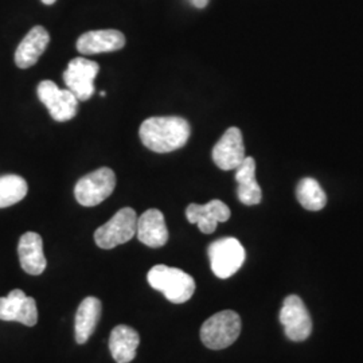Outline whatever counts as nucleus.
I'll return each instance as SVG.
<instances>
[{"instance_id":"ddd939ff","label":"nucleus","mask_w":363,"mask_h":363,"mask_svg":"<svg viewBox=\"0 0 363 363\" xmlns=\"http://www.w3.org/2000/svg\"><path fill=\"white\" fill-rule=\"evenodd\" d=\"M136 235L139 241L150 247H162L169 241V230L164 216L157 208H150L138 218Z\"/></svg>"},{"instance_id":"a211bd4d","label":"nucleus","mask_w":363,"mask_h":363,"mask_svg":"<svg viewBox=\"0 0 363 363\" xmlns=\"http://www.w3.org/2000/svg\"><path fill=\"white\" fill-rule=\"evenodd\" d=\"M140 343L139 334L128 325L115 327L109 337V350L117 363H130L136 357Z\"/></svg>"},{"instance_id":"1a4fd4ad","label":"nucleus","mask_w":363,"mask_h":363,"mask_svg":"<svg viewBox=\"0 0 363 363\" xmlns=\"http://www.w3.org/2000/svg\"><path fill=\"white\" fill-rule=\"evenodd\" d=\"M280 322L284 325L286 337L294 342H303L311 335V316L303 300L296 295H291L284 300Z\"/></svg>"},{"instance_id":"f257e3e1","label":"nucleus","mask_w":363,"mask_h":363,"mask_svg":"<svg viewBox=\"0 0 363 363\" xmlns=\"http://www.w3.org/2000/svg\"><path fill=\"white\" fill-rule=\"evenodd\" d=\"M190 133L189 121L178 116L150 117L139 130L142 143L157 154L179 150L189 142Z\"/></svg>"},{"instance_id":"9b49d317","label":"nucleus","mask_w":363,"mask_h":363,"mask_svg":"<svg viewBox=\"0 0 363 363\" xmlns=\"http://www.w3.org/2000/svg\"><path fill=\"white\" fill-rule=\"evenodd\" d=\"M213 160L223 171L235 169L247 157L241 130L232 127L226 130L213 148Z\"/></svg>"},{"instance_id":"9d476101","label":"nucleus","mask_w":363,"mask_h":363,"mask_svg":"<svg viewBox=\"0 0 363 363\" xmlns=\"http://www.w3.org/2000/svg\"><path fill=\"white\" fill-rule=\"evenodd\" d=\"M0 320L19 322L33 327L38 322L35 298L26 296L22 289H13L6 298H0Z\"/></svg>"},{"instance_id":"423d86ee","label":"nucleus","mask_w":363,"mask_h":363,"mask_svg":"<svg viewBox=\"0 0 363 363\" xmlns=\"http://www.w3.org/2000/svg\"><path fill=\"white\" fill-rule=\"evenodd\" d=\"M245 257V249L233 237L220 238L208 247L211 271L220 279L232 277L242 267Z\"/></svg>"},{"instance_id":"4468645a","label":"nucleus","mask_w":363,"mask_h":363,"mask_svg":"<svg viewBox=\"0 0 363 363\" xmlns=\"http://www.w3.org/2000/svg\"><path fill=\"white\" fill-rule=\"evenodd\" d=\"M125 46V37L117 30H96L82 34L77 40V50L84 55L117 52Z\"/></svg>"},{"instance_id":"20e7f679","label":"nucleus","mask_w":363,"mask_h":363,"mask_svg":"<svg viewBox=\"0 0 363 363\" xmlns=\"http://www.w3.org/2000/svg\"><path fill=\"white\" fill-rule=\"evenodd\" d=\"M138 228V216L133 208H120L116 214L94 232V241L101 249H113L130 241Z\"/></svg>"},{"instance_id":"f03ea898","label":"nucleus","mask_w":363,"mask_h":363,"mask_svg":"<svg viewBox=\"0 0 363 363\" xmlns=\"http://www.w3.org/2000/svg\"><path fill=\"white\" fill-rule=\"evenodd\" d=\"M150 286L162 292L174 304H182L193 298L194 279L189 273L167 265H155L147 274Z\"/></svg>"},{"instance_id":"7ed1b4c3","label":"nucleus","mask_w":363,"mask_h":363,"mask_svg":"<svg viewBox=\"0 0 363 363\" xmlns=\"http://www.w3.org/2000/svg\"><path fill=\"white\" fill-rule=\"evenodd\" d=\"M241 318L237 312L225 310L208 318L201 327V339L211 350L232 346L241 334Z\"/></svg>"},{"instance_id":"6e6552de","label":"nucleus","mask_w":363,"mask_h":363,"mask_svg":"<svg viewBox=\"0 0 363 363\" xmlns=\"http://www.w3.org/2000/svg\"><path fill=\"white\" fill-rule=\"evenodd\" d=\"M100 66L86 58H73L64 72V81L78 101L89 100L94 93V78L99 74Z\"/></svg>"},{"instance_id":"dca6fc26","label":"nucleus","mask_w":363,"mask_h":363,"mask_svg":"<svg viewBox=\"0 0 363 363\" xmlns=\"http://www.w3.org/2000/svg\"><path fill=\"white\" fill-rule=\"evenodd\" d=\"M50 43V35L42 26L33 27L15 52V64L21 69H28L38 62L39 57Z\"/></svg>"},{"instance_id":"4be33fe9","label":"nucleus","mask_w":363,"mask_h":363,"mask_svg":"<svg viewBox=\"0 0 363 363\" xmlns=\"http://www.w3.org/2000/svg\"><path fill=\"white\" fill-rule=\"evenodd\" d=\"M190 1L196 9H205L208 3V0H190Z\"/></svg>"},{"instance_id":"0eeeda50","label":"nucleus","mask_w":363,"mask_h":363,"mask_svg":"<svg viewBox=\"0 0 363 363\" xmlns=\"http://www.w3.org/2000/svg\"><path fill=\"white\" fill-rule=\"evenodd\" d=\"M39 100L45 105L58 123L69 121L77 115V97L69 89H60L50 79H45L38 85Z\"/></svg>"},{"instance_id":"aec40b11","label":"nucleus","mask_w":363,"mask_h":363,"mask_svg":"<svg viewBox=\"0 0 363 363\" xmlns=\"http://www.w3.org/2000/svg\"><path fill=\"white\" fill-rule=\"evenodd\" d=\"M296 196L300 205L310 211H319L327 203V195L313 178H304L298 182Z\"/></svg>"},{"instance_id":"6ab92c4d","label":"nucleus","mask_w":363,"mask_h":363,"mask_svg":"<svg viewBox=\"0 0 363 363\" xmlns=\"http://www.w3.org/2000/svg\"><path fill=\"white\" fill-rule=\"evenodd\" d=\"M103 306L101 301L94 296L84 298L78 306L74 322V331H76V342L78 345H84L88 339L93 335L97 323L101 318Z\"/></svg>"},{"instance_id":"f3484780","label":"nucleus","mask_w":363,"mask_h":363,"mask_svg":"<svg viewBox=\"0 0 363 363\" xmlns=\"http://www.w3.org/2000/svg\"><path fill=\"white\" fill-rule=\"evenodd\" d=\"M235 181L238 183V199L247 206L259 205L262 193L256 181V162L253 157L247 156L244 162L235 169Z\"/></svg>"},{"instance_id":"f8f14e48","label":"nucleus","mask_w":363,"mask_h":363,"mask_svg":"<svg viewBox=\"0 0 363 363\" xmlns=\"http://www.w3.org/2000/svg\"><path fill=\"white\" fill-rule=\"evenodd\" d=\"M186 218L190 223H195L202 233L211 234L220 222L230 218V208L218 199H213L206 205L191 203L186 208Z\"/></svg>"},{"instance_id":"5701e85b","label":"nucleus","mask_w":363,"mask_h":363,"mask_svg":"<svg viewBox=\"0 0 363 363\" xmlns=\"http://www.w3.org/2000/svg\"><path fill=\"white\" fill-rule=\"evenodd\" d=\"M55 1H57V0H42V3L46 4V6H52Z\"/></svg>"},{"instance_id":"412c9836","label":"nucleus","mask_w":363,"mask_h":363,"mask_svg":"<svg viewBox=\"0 0 363 363\" xmlns=\"http://www.w3.org/2000/svg\"><path fill=\"white\" fill-rule=\"evenodd\" d=\"M28 191L27 182L19 175L0 177V208H10L21 202Z\"/></svg>"},{"instance_id":"b1692460","label":"nucleus","mask_w":363,"mask_h":363,"mask_svg":"<svg viewBox=\"0 0 363 363\" xmlns=\"http://www.w3.org/2000/svg\"><path fill=\"white\" fill-rule=\"evenodd\" d=\"M100 96H101V97H105V96H106V93H105V91H101V93H100Z\"/></svg>"},{"instance_id":"2eb2a0df","label":"nucleus","mask_w":363,"mask_h":363,"mask_svg":"<svg viewBox=\"0 0 363 363\" xmlns=\"http://www.w3.org/2000/svg\"><path fill=\"white\" fill-rule=\"evenodd\" d=\"M18 256L22 269L31 276H39L46 269L48 261L43 255V241L38 233L27 232L21 237Z\"/></svg>"},{"instance_id":"39448f33","label":"nucleus","mask_w":363,"mask_h":363,"mask_svg":"<svg viewBox=\"0 0 363 363\" xmlns=\"http://www.w3.org/2000/svg\"><path fill=\"white\" fill-rule=\"evenodd\" d=\"M116 187V175L108 167L96 169L82 177L74 187L78 203L85 208H93L104 202Z\"/></svg>"}]
</instances>
